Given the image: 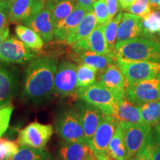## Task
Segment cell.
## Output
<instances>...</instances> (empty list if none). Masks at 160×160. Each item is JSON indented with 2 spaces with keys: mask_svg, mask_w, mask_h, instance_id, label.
<instances>
[{
  "mask_svg": "<svg viewBox=\"0 0 160 160\" xmlns=\"http://www.w3.org/2000/svg\"><path fill=\"white\" fill-rule=\"evenodd\" d=\"M10 3L7 1H1L0 0V10H6L9 11Z\"/></svg>",
  "mask_w": 160,
  "mask_h": 160,
  "instance_id": "ee69618b",
  "label": "cell"
},
{
  "mask_svg": "<svg viewBox=\"0 0 160 160\" xmlns=\"http://www.w3.org/2000/svg\"><path fill=\"white\" fill-rule=\"evenodd\" d=\"M122 13H119L117 15V17L104 25V36L108 49L111 52H114L116 43H117L118 26L122 17Z\"/></svg>",
  "mask_w": 160,
  "mask_h": 160,
  "instance_id": "1f68e13d",
  "label": "cell"
},
{
  "mask_svg": "<svg viewBox=\"0 0 160 160\" xmlns=\"http://www.w3.org/2000/svg\"><path fill=\"white\" fill-rule=\"evenodd\" d=\"M156 129H157V131H159V133H160V126H159V125H156Z\"/></svg>",
  "mask_w": 160,
  "mask_h": 160,
  "instance_id": "7dc6e473",
  "label": "cell"
},
{
  "mask_svg": "<svg viewBox=\"0 0 160 160\" xmlns=\"http://www.w3.org/2000/svg\"><path fill=\"white\" fill-rule=\"evenodd\" d=\"M8 2L10 3V5H11V3H12L13 2H14V1H16V0H7Z\"/></svg>",
  "mask_w": 160,
  "mask_h": 160,
  "instance_id": "c3c4849f",
  "label": "cell"
},
{
  "mask_svg": "<svg viewBox=\"0 0 160 160\" xmlns=\"http://www.w3.org/2000/svg\"><path fill=\"white\" fill-rule=\"evenodd\" d=\"M77 96L79 99L95 105L105 115L112 116L119 102L111 91L97 82L88 87L79 88Z\"/></svg>",
  "mask_w": 160,
  "mask_h": 160,
  "instance_id": "3957f363",
  "label": "cell"
},
{
  "mask_svg": "<svg viewBox=\"0 0 160 160\" xmlns=\"http://www.w3.org/2000/svg\"><path fill=\"white\" fill-rule=\"evenodd\" d=\"M128 84L153 79L160 76V62L148 61L125 62L117 60Z\"/></svg>",
  "mask_w": 160,
  "mask_h": 160,
  "instance_id": "52a82bcc",
  "label": "cell"
},
{
  "mask_svg": "<svg viewBox=\"0 0 160 160\" xmlns=\"http://www.w3.org/2000/svg\"><path fill=\"white\" fill-rule=\"evenodd\" d=\"M13 109L14 108L11 103L0 108V138L8 128Z\"/></svg>",
  "mask_w": 160,
  "mask_h": 160,
  "instance_id": "d590c367",
  "label": "cell"
},
{
  "mask_svg": "<svg viewBox=\"0 0 160 160\" xmlns=\"http://www.w3.org/2000/svg\"><path fill=\"white\" fill-rule=\"evenodd\" d=\"M152 10H160V0H148Z\"/></svg>",
  "mask_w": 160,
  "mask_h": 160,
  "instance_id": "b9f144b4",
  "label": "cell"
},
{
  "mask_svg": "<svg viewBox=\"0 0 160 160\" xmlns=\"http://www.w3.org/2000/svg\"><path fill=\"white\" fill-rule=\"evenodd\" d=\"M59 1H62V0H46L45 6H46V5H51V4H53V3H55V2H59Z\"/></svg>",
  "mask_w": 160,
  "mask_h": 160,
  "instance_id": "bcb514c9",
  "label": "cell"
},
{
  "mask_svg": "<svg viewBox=\"0 0 160 160\" xmlns=\"http://www.w3.org/2000/svg\"><path fill=\"white\" fill-rule=\"evenodd\" d=\"M93 11L97 18V25H102L108 21V11L106 0H96Z\"/></svg>",
  "mask_w": 160,
  "mask_h": 160,
  "instance_id": "e575fe53",
  "label": "cell"
},
{
  "mask_svg": "<svg viewBox=\"0 0 160 160\" xmlns=\"http://www.w3.org/2000/svg\"><path fill=\"white\" fill-rule=\"evenodd\" d=\"M95 156L97 160H114L111 157H110L107 153H97Z\"/></svg>",
  "mask_w": 160,
  "mask_h": 160,
  "instance_id": "ab89813d",
  "label": "cell"
},
{
  "mask_svg": "<svg viewBox=\"0 0 160 160\" xmlns=\"http://www.w3.org/2000/svg\"><path fill=\"white\" fill-rule=\"evenodd\" d=\"M137 154L150 157L152 160H160V133L151 128L147 139Z\"/></svg>",
  "mask_w": 160,
  "mask_h": 160,
  "instance_id": "484cf974",
  "label": "cell"
},
{
  "mask_svg": "<svg viewBox=\"0 0 160 160\" xmlns=\"http://www.w3.org/2000/svg\"><path fill=\"white\" fill-rule=\"evenodd\" d=\"M142 24L145 38L156 41V36H158L160 42V11L151 12L147 17L142 18Z\"/></svg>",
  "mask_w": 160,
  "mask_h": 160,
  "instance_id": "f546056e",
  "label": "cell"
},
{
  "mask_svg": "<svg viewBox=\"0 0 160 160\" xmlns=\"http://www.w3.org/2000/svg\"><path fill=\"white\" fill-rule=\"evenodd\" d=\"M77 6V0H62L45 7L51 11L54 26L68 16Z\"/></svg>",
  "mask_w": 160,
  "mask_h": 160,
  "instance_id": "83f0119b",
  "label": "cell"
},
{
  "mask_svg": "<svg viewBox=\"0 0 160 160\" xmlns=\"http://www.w3.org/2000/svg\"><path fill=\"white\" fill-rule=\"evenodd\" d=\"M97 26V20L93 11H88L79 25L65 40L68 45H73L76 42L87 37Z\"/></svg>",
  "mask_w": 160,
  "mask_h": 160,
  "instance_id": "603a6c76",
  "label": "cell"
},
{
  "mask_svg": "<svg viewBox=\"0 0 160 160\" xmlns=\"http://www.w3.org/2000/svg\"><path fill=\"white\" fill-rule=\"evenodd\" d=\"M122 123L127 148L128 160H131L142 148L153 126L145 123Z\"/></svg>",
  "mask_w": 160,
  "mask_h": 160,
  "instance_id": "7c38bea8",
  "label": "cell"
},
{
  "mask_svg": "<svg viewBox=\"0 0 160 160\" xmlns=\"http://www.w3.org/2000/svg\"><path fill=\"white\" fill-rule=\"evenodd\" d=\"M55 126L58 135L65 142H85L81 120L74 108H68L60 112Z\"/></svg>",
  "mask_w": 160,
  "mask_h": 160,
  "instance_id": "277c9868",
  "label": "cell"
},
{
  "mask_svg": "<svg viewBox=\"0 0 160 160\" xmlns=\"http://www.w3.org/2000/svg\"><path fill=\"white\" fill-rule=\"evenodd\" d=\"M107 153L114 160H128L127 148L122 122L118 123L114 134L108 148Z\"/></svg>",
  "mask_w": 160,
  "mask_h": 160,
  "instance_id": "cb8c5ba5",
  "label": "cell"
},
{
  "mask_svg": "<svg viewBox=\"0 0 160 160\" xmlns=\"http://www.w3.org/2000/svg\"><path fill=\"white\" fill-rule=\"evenodd\" d=\"M157 125H159V126H160V119H159V123H158Z\"/></svg>",
  "mask_w": 160,
  "mask_h": 160,
  "instance_id": "681fc988",
  "label": "cell"
},
{
  "mask_svg": "<svg viewBox=\"0 0 160 160\" xmlns=\"http://www.w3.org/2000/svg\"><path fill=\"white\" fill-rule=\"evenodd\" d=\"M119 122L110 115L104 114L89 145L94 154L107 153L110 142L114 134Z\"/></svg>",
  "mask_w": 160,
  "mask_h": 160,
  "instance_id": "4fadbf2b",
  "label": "cell"
},
{
  "mask_svg": "<svg viewBox=\"0 0 160 160\" xmlns=\"http://www.w3.org/2000/svg\"><path fill=\"white\" fill-rule=\"evenodd\" d=\"M97 73L96 69L80 63L77 67L78 88H84L94 84L97 82Z\"/></svg>",
  "mask_w": 160,
  "mask_h": 160,
  "instance_id": "4dcf8cb0",
  "label": "cell"
},
{
  "mask_svg": "<svg viewBox=\"0 0 160 160\" xmlns=\"http://www.w3.org/2000/svg\"><path fill=\"white\" fill-rule=\"evenodd\" d=\"M73 108L79 113L83 128L85 140L89 145L102 119L104 113L95 105L81 99Z\"/></svg>",
  "mask_w": 160,
  "mask_h": 160,
  "instance_id": "8fae6325",
  "label": "cell"
},
{
  "mask_svg": "<svg viewBox=\"0 0 160 160\" xmlns=\"http://www.w3.org/2000/svg\"><path fill=\"white\" fill-rule=\"evenodd\" d=\"M90 160H97V158H94V159H90Z\"/></svg>",
  "mask_w": 160,
  "mask_h": 160,
  "instance_id": "f907efd6",
  "label": "cell"
},
{
  "mask_svg": "<svg viewBox=\"0 0 160 160\" xmlns=\"http://www.w3.org/2000/svg\"><path fill=\"white\" fill-rule=\"evenodd\" d=\"M87 12L88 11L85 9L77 5L73 11L67 17L54 26V38L60 41H65L77 27Z\"/></svg>",
  "mask_w": 160,
  "mask_h": 160,
  "instance_id": "d6986e66",
  "label": "cell"
},
{
  "mask_svg": "<svg viewBox=\"0 0 160 160\" xmlns=\"http://www.w3.org/2000/svg\"><path fill=\"white\" fill-rule=\"evenodd\" d=\"M75 52L80 63L88 65L97 70L98 72L103 71L117 60L114 52L107 54H100L96 52L84 50L75 51Z\"/></svg>",
  "mask_w": 160,
  "mask_h": 160,
  "instance_id": "ffe728a7",
  "label": "cell"
},
{
  "mask_svg": "<svg viewBox=\"0 0 160 160\" xmlns=\"http://www.w3.org/2000/svg\"><path fill=\"white\" fill-rule=\"evenodd\" d=\"M104 25H97L95 29L87 37L76 42L72 45L74 51H90L100 54L111 53L106 43L104 36Z\"/></svg>",
  "mask_w": 160,
  "mask_h": 160,
  "instance_id": "2e32d148",
  "label": "cell"
},
{
  "mask_svg": "<svg viewBox=\"0 0 160 160\" xmlns=\"http://www.w3.org/2000/svg\"><path fill=\"white\" fill-rule=\"evenodd\" d=\"M130 13L144 18L152 12L148 0H136V1L125 9Z\"/></svg>",
  "mask_w": 160,
  "mask_h": 160,
  "instance_id": "d6a6232c",
  "label": "cell"
},
{
  "mask_svg": "<svg viewBox=\"0 0 160 160\" xmlns=\"http://www.w3.org/2000/svg\"><path fill=\"white\" fill-rule=\"evenodd\" d=\"M1 1H7V0H1ZM8 2V1H7Z\"/></svg>",
  "mask_w": 160,
  "mask_h": 160,
  "instance_id": "816d5d0a",
  "label": "cell"
},
{
  "mask_svg": "<svg viewBox=\"0 0 160 160\" xmlns=\"http://www.w3.org/2000/svg\"><path fill=\"white\" fill-rule=\"evenodd\" d=\"M7 160H53V158L45 148L38 149L19 145L17 151Z\"/></svg>",
  "mask_w": 160,
  "mask_h": 160,
  "instance_id": "4316f807",
  "label": "cell"
},
{
  "mask_svg": "<svg viewBox=\"0 0 160 160\" xmlns=\"http://www.w3.org/2000/svg\"><path fill=\"white\" fill-rule=\"evenodd\" d=\"M17 141L0 138V160H7L19 149Z\"/></svg>",
  "mask_w": 160,
  "mask_h": 160,
  "instance_id": "836d02e7",
  "label": "cell"
},
{
  "mask_svg": "<svg viewBox=\"0 0 160 160\" xmlns=\"http://www.w3.org/2000/svg\"><path fill=\"white\" fill-rule=\"evenodd\" d=\"M17 89V78L7 68L0 66V108L11 103Z\"/></svg>",
  "mask_w": 160,
  "mask_h": 160,
  "instance_id": "44dd1931",
  "label": "cell"
},
{
  "mask_svg": "<svg viewBox=\"0 0 160 160\" xmlns=\"http://www.w3.org/2000/svg\"><path fill=\"white\" fill-rule=\"evenodd\" d=\"M131 160H152L150 157H145V156L137 154Z\"/></svg>",
  "mask_w": 160,
  "mask_h": 160,
  "instance_id": "f6af8a7d",
  "label": "cell"
},
{
  "mask_svg": "<svg viewBox=\"0 0 160 160\" xmlns=\"http://www.w3.org/2000/svg\"><path fill=\"white\" fill-rule=\"evenodd\" d=\"M97 73V82L111 91L119 101L126 97L127 80L118 65L117 60Z\"/></svg>",
  "mask_w": 160,
  "mask_h": 160,
  "instance_id": "30bf717a",
  "label": "cell"
},
{
  "mask_svg": "<svg viewBox=\"0 0 160 160\" xmlns=\"http://www.w3.org/2000/svg\"><path fill=\"white\" fill-rule=\"evenodd\" d=\"M140 117L142 123L156 126L160 119V101L150 102L139 105Z\"/></svg>",
  "mask_w": 160,
  "mask_h": 160,
  "instance_id": "f1b7e54d",
  "label": "cell"
},
{
  "mask_svg": "<svg viewBox=\"0 0 160 160\" xmlns=\"http://www.w3.org/2000/svg\"><path fill=\"white\" fill-rule=\"evenodd\" d=\"M45 2L46 0H16L9 7L10 22L24 24L44 8Z\"/></svg>",
  "mask_w": 160,
  "mask_h": 160,
  "instance_id": "5bb4252c",
  "label": "cell"
},
{
  "mask_svg": "<svg viewBox=\"0 0 160 160\" xmlns=\"http://www.w3.org/2000/svg\"><path fill=\"white\" fill-rule=\"evenodd\" d=\"M112 117L119 122L142 123L140 117L139 106L132 102L127 97L119 102Z\"/></svg>",
  "mask_w": 160,
  "mask_h": 160,
  "instance_id": "7402d4cb",
  "label": "cell"
},
{
  "mask_svg": "<svg viewBox=\"0 0 160 160\" xmlns=\"http://www.w3.org/2000/svg\"><path fill=\"white\" fill-rule=\"evenodd\" d=\"M35 54L19 38L8 37L0 45V62L25 64L34 59Z\"/></svg>",
  "mask_w": 160,
  "mask_h": 160,
  "instance_id": "9c48e42d",
  "label": "cell"
},
{
  "mask_svg": "<svg viewBox=\"0 0 160 160\" xmlns=\"http://www.w3.org/2000/svg\"><path fill=\"white\" fill-rule=\"evenodd\" d=\"M142 19V18L132 13H123L118 26L117 43L137 37L145 38Z\"/></svg>",
  "mask_w": 160,
  "mask_h": 160,
  "instance_id": "9a60e30c",
  "label": "cell"
},
{
  "mask_svg": "<svg viewBox=\"0 0 160 160\" xmlns=\"http://www.w3.org/2000/svg\"><path fill=\"white\" fill-rule=\"evenodd\" d=\"M118 1L119 0H106L108 11V22L113 19L117 15L118 12Z\"/></svg>",
  "mask_w": 160,
  "mask_h": 160,
  "instance_id": "8d00e7d4",
  "label": "cell"
},
{
  "mask_svg": "<svg viewBox=\"0 0 160 160\" xmlns=\"http://www.w3.org/2000/svg\"><path fill=\"white\" fill-rule=\"evenodd\" d=\"M62 160H90L96 158L93 150L85 142H65L59 149Z\"/></svg>",
  "mask_w": 160,
  "mask_h": 160,
  "instance_id": "ac0fdd59",
  "label": "cell"
},
{
  "mask_svg": "<svg viewBox=\"0 0 160 160\" xmlns=\"http://www.w3.org/2000/svg\"><path fill=\"white\" fill-rule=\"evenodd\" d=\"M77 65L72 62L65 61L57 67L54 77V93L62 97L77 95L78 91Z\"/></svg>",
  "mask_w": 160,
  "mask_h": 160,
  "instance_id": "ba28073f",
  "label": "cell"
},
{
  "mask_svg": "<svg viewBox=\"0 0 160 160\" xmlns=\"http://www.w3.org/2000/svg\"><path fill=\"white\" fill-rule=\"evenodd\" d=\"M126 97L138 105L150 102L160 101V76L128 84Z\"/></svg>",
  "mask_w": 160,
  "mask_h": 160,
  "instance_id": "8992f818",
  "label": "cell"
},
{
  "mask_svg": "<svg viewBox=\"0 0 160 160\" xmlns=\"http://www.w3.org/2000/svg\"><path fill=\"white\" fill-rule=\"evenodd\" d=\"M57 60L49 57L33 59L25 71L22 97L39 104L47 102L54 93Z\"/></svg>",
  "mask_w": 160,
  "mask_h": 160,
  "instance_id": "6da1fadb",
  "label": "cell"
},
{
  "mask_svg": "<svg viewBox=\"0 0 160 160\" xmlns=\"http://www.w3.org/2000/svg\"><path fill=\"white\" fill-rule=\"evenodd\" d=\"M53 133V128L51 125L34 122L20 130L17 142L20 146L44 149Z\"/></svg>",
  "mask_w": 160,
  "mask_h": 160,
  "instance_id": "5b68a950",
  "label": "cell"
},
{
  "mask_svg": "<svg viewBox=\"0 0 160 160\" xmlns=\"http://www.w3.org/2000/svg\"><path fill=\"white\" fill-rule=\"evenodd\" d=\"M8 36H9V28H8L7 30H5V31L0 33V45H1V44L3 42L4 40H5L8 37Z\"/></svg>",
  "mask_w": 160,
  "mask_h": 160,
  "instance_id": "7bdbcfd3",
  "label": "cell"
},
{
  "mask_svg": "<svg viewBox=\"0 0 160 160\" xmlns=\"http://www.w3.org/2000/svg\"><path fill=\"white\" fill-rule=\"evenodd\" d=\"M96 0H77V5L85 9L86 11H93V4Z\"/></svg>",
  "mask_w": 160,
  "mask_h": 160,
  "instance_id": "f35d334b",
  "label": "cell"
},
{
  "mask_svg": "<svg viewBox=\"0 0 160 160\" xmlns=\"http://www.w3.org/2000/svg\"><path fill=\"white\" fill-rule=\"evenodd\" d=\"M9 21L8 11L0 10V33L8 28Z\"/></svg>",
  "mask_w": 160,
  "mask_h": 160,
  "instance_id": "74e56055",
  "label": "cell"
},
{
  "mask_svg": "<svg viewBox=\"0 0 160 160\" xmlns=\"http://www.w3.org/2000/svg\"><path fill=\"white\" fill-rule=\"evenodd\" d=\"M24 24L37 32L45 42H49L54 38V25L51 11L46 7Z\"/></svg>",
  "mask_w": 160,
  "mask_h": 160,
  "instance_id": "e0dca14e",
  "label": "cell"
},
{
  "mask_svg": "<svg viewBox=\"0 0 160 160\" xmlns=\"http://www.w3.org/2000/svg\"><path fill=\"white\" fill-rule=\"evenodd\" d=\"M136 0H119L121 8L123 9H126L127 8H128L130 5H131Z\"/></svg>",
  "mask_w": 160,
  "mask_h": 160,
  "instance_id": "60d3db41",
  "label": "cell"
},
{
  "mask_svg": "<svg viewBox=\"0 0 160 160\" xmlns=\"http://www.w3.org/2000/svg\"><path fill=\"white\" fill-rule=\"evenodd\" d=\"M114 53L119 61L160 62V43L148 38H134L116 44Z\"/></svg>",
  "mask_w": 160,
  "mask_h": 160,
  "instance_id": "7a4b0ae2",
  "label": "cell"
},
{
  "mask_svg": "<svg viewBox=\"0 0 160 160\" xmlns=\"http://www.w3.org/2000/svg\"><path fill=\"white\" fill-rule=\"evenodd\" d=\"M15 32L17 37L31 50L39 51L43 48L45 42L31 28L23 25H18L15 28Z\"/></svg>",
  "mask_w": 160,
  "mask_h": 160,
  "instance_id": "d4e9b609",
  "label": "cell"
}]
</instances>
